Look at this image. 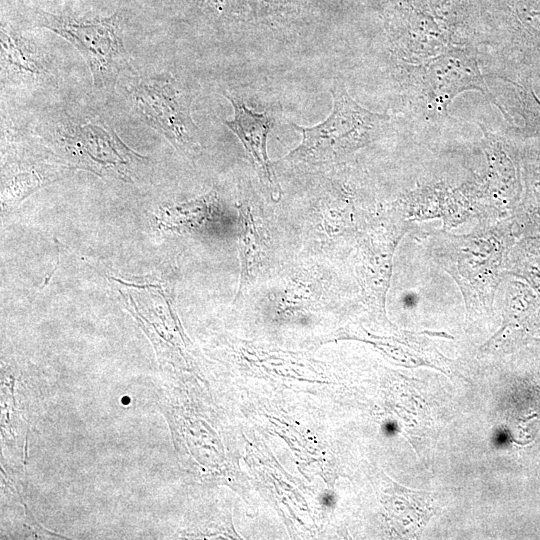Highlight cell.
I'll return each mask as SVG.
<instances>
[{
    "label": "cell",
    "mask_w": 540,
    "mask_h": 540,
    "mask_svg": "<svg viewBox=\"0 0 540 540\" xmlns=\"http://www.w3.org/2000/svg\"><path fill=\"white\" fill-rule=\"evenodd\" d=\"M39 133L70 168L131 180L145 157L130 149L105 121H77L67 114L40 124Z\"/></svg>",
    "instance_id": "obj_1"
},
{
    "label": "cell",
    "mask_w": 540,
    "mask_h": 540,
    "mask_svg": "<svg viewBox=\"0 0 540 540\" xmlns=\"http://www.w3.org/2000/svg\"><path fill=\"white\" fill-rule=\"evenodd\" d=\"M330 91L333 107L323 122L313 127L291 124L302 134V140L286 160L307 164L332 162L374 141L390 126L389 115L361 106L341 79L333 80Z\"/></svg>",
    "instance_id": "obj_2"
},
{
    "label": "cell",
    "mask_w": 540,
    "mask_h": 540,
    "mask_svg": "<svg viewBox=\"0 0 540 540\" xmlns=\"http://www.w3.org/2000/svg\"><path fill=\"white\" fill-rule=\"evenodd\" d=\"M402 68L411 103L428 120L445 117L454 99L465 91H478L497 105L482 74L477 47H453L423 63Z\"/></svg>",
    "instance_id": "obj_3"
},
{
    "label": "cell",
    "mask_w": 540,
    "mask_h": 540,
    "mask_svg": "<svg viewBox=\"0 0 540 540\" xmlns=\"http://www.w3.org/2000/svg\"><path fill=\"white\" fill-rule=\"evenodd\" d=\"M37 24L72 44L85 60L93 86L111 92L129 66L117 13L107 17L80 18L37 12Z\"/></svg>",
    "instance_id": "obj_4"
},
{
    "label": "cell",
    "mask_w": 540,
    "mask_h": 540,
    "mask_svg": "<svg viewBox=\"0 0 540 540\" xmlns=\"http://www.w3.org/2000/svg\"><path fill=\"white\" fill-rule=\"evenodd\" d=\"M134 112L186 156L200 149L191 105L194 93L170 73L134 79L127 88Z\"/></svg>",
    "instance_id": "obj_5"
},
{
    "label": "cell",
    "mask_w": 540,
    "mask_h": 540,
    "mask_svg": "<svg viewBox=\"0 0 540 540\" xmlns=\"http://www.w3.org/2000/svg\"><path fill=\"white\" fill-rule=\"evenodd\" d=\"M224 96L231 102L234 110L233 118L223 123L242 142L260 179L271 190V194H279L280 188L274 180V173L267 155V137L275 125L273 117L266 113H257L246 106L238 96L227 91Z\"/></svg>",
    "instance_id": "obj_6"
},
{
    "label": "cell",
    "mask_w": 540,
    "mask_h": 540,
    "mask_svg": "<svg viewBox=\"0 0 540 540\" xmlns=\"http://www.w3.org/2000/svg\"><path fill=\"white\" fill-rule=\"evenodd\" d=\"M1 66L6 79L23 84L44 82L49 70L43 56L20 33L1 25Z\"/></svg>",
    "instance_id": "obj_7"
},
{
    "label": "cell",
    "mask_w": 540,
    "mask_h": 540,
    "mask_svg": "<svg viewBox=\"0 0 540 540\" xmlns=\"http://www.w3.org/2000/svg\"><path fill=\"white\" fill-rule=\"evenodd\" d=\"M240 256H241V289L246 285L253 268L260 256L257 243L258 236L249 210L240 206Z\"/></svg>",
    "instance_id": "obj_8"
},
{
    "label": "cell",
    "mask_w": 540,
    "mask_h": 540,
    "mask_svg": "<svg viewBox=\"0 0 540 540\" xmlns=\"http://www.w3.org/2000/svg\"><path fill=\"white\" fill-rule=\"evenodd\" d=\"M46 178L41 177L37 171H21L5 179L3 194L13 196L15 200H22L35 189L40 187Z\"/></svg>",
    "instance_id": "obj_9"
},
{
    "label": "cell",
    "mask_w": 540,
    "mask_h": 540,
    "mask_svg": "<svg viewBox=\"0 0 540 540\" xmlns=\"http://www.w3.org/2000/svg\"><path fill=\"white\" fill-rule=\"evenodd\" d=\"M322 503L325 506H331L333 503V497L332 495H328L327 493L322 496Z\"/></svg>",
    "instance_id": "obj_10"
}]
</instances>
